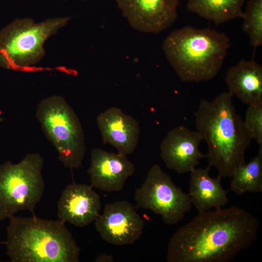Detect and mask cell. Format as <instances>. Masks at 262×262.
<instances>
[{
    "label": "cell",
    "mask_w": 262,
    "mask_h": 262,
    "mask_svg": "<svg viewBox=\"0 0 262 262\" xmlns=\"http://www.w3.org/2000/svg\"><path fill=\"white\" fill-rule=\"evenodd\" d=\"M260 222L237 206L198 213L170 237L167 262H229L257 240Z\"/></svg>",
    "instance_id": "obj_1"
},
{
    "label": "cell",
    "mask_w": 262,
    "mask_h": 262,
    "mask_svg": "<svg viewBox=\"0 0 262 262\" xmlns=\"http://www.w3.org/2000/svg\"><path fill=\"white\" fill-rule=\"evenodd\" d=\"M232 97L223 92L211 101L201 99L195 113L196 130L208 147V166L215 167L222 178L230 177L245 162L246 151L253 140Z\"/></svg>",
    "instance_id": "obj_2"
},
{
    "label": "cell",
    "mask_w": 262,
    "mask_h": 262,
    "mask_svg": "<svg viewBox=\"0 0 262 262\" xmlns=\"http://www.w3.org/2000/svg\"><path fill=\"white\" fill-rule=\"evenodd\" d=\"M60 220L13 216L6 227V254L12 262H78L81 249Z\"/></svg>",
    "instance_id": "obj_3"
},
{
    "label": "cell",
    "mask_w": 262,
    "mask_h": 262,
    "mask_svg": "<svg viewBox=\"0 0 262 262\" xmlns=\"http://www.w3.org/2000/svg\"><path fill=\"white\" fill-rule=\"evenodd\" d=\"M230 45L225 33L188 26L172 32L164 40L163 49L182 81L200 82L218 74Z\"/></svg>",
    "instance_id": "obj_4"
},
{
    "label": "cell",
    "mask_w": 262,
    "mask_h": 262,
    "mask_svg": "<svg viewBox=\"0 0 262 262\" xmlns=\"http://www.w3.org/2000/svg\"><path fill=\"white\" fill-rule=\"evenodd\" d=\"M36 117L62 164L70 169L82 167L86 151L84 133L80 119L66 100L56 95L42 99Z\"/></svg>",
    "instance_id": "obj_5"
},
{
    "label": "cell",
    "mask_w": 262,
    "mask_h": 262,
    "mask_svg": "<svg viewBox=\"0 0 262 262\" xmlns=\"http://www.w3.org/2000/svg\"><path fill=\"white\" fill-rule=\"evenodd\" d=\"M44 160L38 153H28L19 162L0 165V221L18 212L33 215L45 190L42 176Z\"/></svg>",
    "instance_id": "obj_6"
},
{
    "label": "cell",
    "mask_w": 262,
    "mask_h": 262,
    "mask_svg": "<svg viewBox=\"0 0 262 262\" xmlns=\"http://www.w3.org/2000/svg\"><path fill=\"white\" fill-rule=\"evenodd\" d=\"M69 17L49 18L35 23L18 19L0 33V66L22 70L37 63L44 55V44L70 20Z\"/></svg>",
    "instance_id": "obj_7"
},
{
    "label": "cell",
    "mask_w": 262,
    "mask_h": 262,
    "mask_svg": "<svg viewBox=\"0 0 262 262\" xmlns=\"http://www.w3.org/2000/svg\"><path fill=\"white\" fill-rule=\"evenodd\" d=\"M134 199L138 207L160 215L168 225H177L192 206L188 194L157 164L151 166L144 182L135 190Z\"/></svg>",
    "instance_id": "obj_8"
},
{
    "label": "cell",
    "mask_w": 262,
    "mask_h": 262,
    "mask_svg": "<svg viewBox=\"0 0 262 262\" xmlns=\"http://www.w3.org/2000/svg\"><path fill=\"white\" fill-rule=\"evenodd\" d=\"M96 230L106 242L115 246L132 245L143 233L145 222L127 200L106 204L95 220Z\"/></svg>",
    "instance_id": "obj_9"
},
{
    "label": "cell",
    "mask_w": 262,
    "mask_h": 262,
    "mask_svg": "<svg viewBox=\"0 0 262 262\" xmlns=\"http://www.w3.org/2000/svg\"><path fill=\"white\" fill-rule=\"evenodd\" d=\"M133 29L145 33H160L178 17L180 0H114Z\"/></svg>",
    "instance_id": "obj_10"
},
{
    "label": "cell",
    "mask_w": 262,
    "mask_h": 262,
    "mask_svg": "<svg viewBox=\"0 0 262 262\" xmlns=\"http://www.w3.org/2000/svg\"><path fill=\"white\" fill-rule=\"evenodd\" d=\"M202 138L197 131L183 125L175 127L168 131L160 145L161 157L166 166L179 174L190 172L206 158L199 146Z\"/></svg>",
    "instance_id": "obj_11"
},
{
    "label": "cell",
    "mask_w": 262,
    "mask_h": 262,
    "mask_svg": "<svg viewBox=\"0 0 262 262\" xmlns=\"http://www.w3.org/2000/svg\"><path fill=\"white\" fill-rule=\"evenodd\" d=\"M135 169L134 164L126 155L98 147L91 150L87 173L92 187L108 192H119Z\"/></svg>",
    "instance_id": "obj_12"
},
{
    "label": "cell",
    "mask_w": 262,
    "mask_h": 262,
    "mask_svg": "<svg viewBox=\"0 0 262 262\" xmlns=\"http://www.w3.org/2000/svg\"><path fill=\"white\" fill-rule=\"evenodd\" d=\"M101 205L100 196L91 185L73 183L67 185L61 193L57 215L65 223L84 227L95 221Z\"/></svg>",
    "instance_id": "obj_13"
},
{
    "label": "cell",
    "mask_w": 262,
    "mask_h": 262,
    "mask_svg": "<svg viewBox=\"0 0 262 262\" xmlns=\"http://www.w3.org/2000/svg\"><path fill=\"white\" fill-rule=\"evenodd\" d=\"M96 121L104 144L111 145L117 153L126 156L134 151L140 134L136 119L120 108L111 107L101 112Z\"/></svg>",
    "instance_id": "obj_14"
},
{
    "label": "cell",
    "mask_w": 262,
    "mask_h": 262,
    "mask_svg": "<svg viewBox=\"0 0 262 262\" xmlns=\"http://www.w3.org/2000/svg\"><path fill=\"white\" fill-rule=\"evenodd\" d=\"M225 81L229 92L248 105L262 104V66L254 59L230 67Z\"/></svg>",
    "instance_id": "obj_15"
},
{
    "label": "cell",
    "mask_w": 262,
    "mask_h": 262,
    "mask_svg": "<svg viewBox=\"0 0 262 262\" xmlns=\"http://www.w3.org/2000/svg\"><path fill=\"white\" fill-rule=\"evenodd\" d=\"M210 167L195 168L190 173L188 196L198 213L221 209L229 202L228 191L221 185L222 177L209 175Z\"/></svg>",
    "instance_id": "obj_16"
},
{
    "label": "cell",
    "mask_w": 262,
    "mask_h": 262,
    "mask_svg": "<svg viewBox=\"0 0 262 262\" xmlns=\"http://www.w3.org/2000/svg\"><path fill=\"white\" fill-rule=\"evenodd\" d=\"M245 0H188L186 7L201 18L220 25L242 18Z\"/></svg>",
    "instance_id": "obj_17"
},
{
    "label": "cell",
    "mask_w": 262,
    "mask_h": 262,
    "mask_svg": "<svg viewBox=\"0 0 262 262\" xmlns=\"http://www.w3.org/2000/svg\"><path fill=\"white\" fill-rule=\"evenodd\" d=\"M230 177V190L235 195L262 191V147L250 161L237 166Z\"/></svg>",
    "instance_id": "obj_18"
},
{
    "label": "cell",
    "mask_w": 262,
    "mask_h": 262,
    "mask_svg": "<svg viewBox=\"0 0 262 262\" xmlns=\"http://www.w3.org/2000/svg\"><path fill=\"white\" fill-rule=\"evenodd\" d=\"M243 30L255 49L262 45V0H248L243 11Z\"/></svg>",
    "instance_id": "obj_19"
},
{
    "label": "cell",
    "mask_w": 262,
    "mask_h": 262,
    "mask_svg": "<svg viewBox=\"0 0 262 262\" xmlns=\"http://www.w3.org/2000/svg\"><path fill=\"white\" fill-rule=\"evenodd\" d=\"M243 121L252 139L262 147V104L248 105Z\"/></svg>",
    "instance_id": "obj_20"
},
{
    "label": "cell",
    "mask_w": 262,
    "mask_h": 262,
    "mask_svg": "<svg viewBox=\"0 0 262 262\" xmlns=\"http://www.w3.org/2000/svg\"><path fill=\"white\" fill-rule=\"evenodd\" d=\"M94 262H114L113 256L111 254L103 253L98 255Z\"/></svg>",
    "instance_id": "obj_21"
},
{
    "label": "cell",
    "mask_w": 262,
    "mask_h": 262,
    "mask_svg": "<svg viewBox=\"0 0 262 262\" xmlns=\"http://www.w3.org/2000/svg\"></svg>",
    "instance_id": "obj_22"
},
{
    "label": "cell",
    "mask_w": 262,
    "mask_h": 262,
    "mask_svg": "<svg viewBox=\"0 0 262 262\" xmlns=\"http://www.w3.org/2000/svg\"></svg>",
    "instance_id": "obj_23"
}]
</instances>
